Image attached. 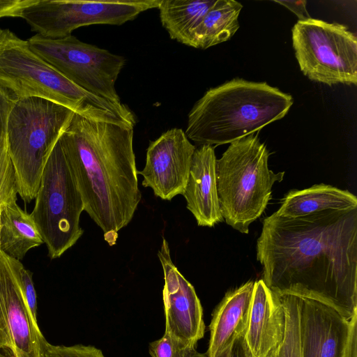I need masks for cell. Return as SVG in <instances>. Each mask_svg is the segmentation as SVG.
I'll return each instance as SVG.
<instances>
[{"label":"cell","mask_w":357,"mask_h":357,"mask_svg":"<svg viewBox=\"0 0 357 357\" xmlns=\"http://www.w3.org/2000/svg\"><path fill=\"white\" fill-rule=\"evenodd\" d=\"M42 357H105L100 349L93 346L45 344Z\"/></svg>","instance_id":"26"},{"label":"cell","mask_w":357,"mask_h":357,"mask_svg":"<svg viewBox=\"0 0 357 357\" xmlns=\"http://www.w3.org/2000/svg\"><path fill=\"white\" fill-rule=\"evenodd\" d=\"M285 312L280 296L261 279L255 282L249 317L243 335L250 357H277L284 340Z\"/></svg>","instance_id":"15"},{"label":"cell","mask_w":357,"mask_h":357,"mask_svg":"<svg viewBox=\"0 0 357 357\" xmlns=\"http://www.w3.org/2000/svg\"><path fill=\"white\" fill-rule=\"evenodd\" d=\"M195 146L185 132L172 128L151 142L146 150L142 185L162 200L183 195L188 182Z\"/></svg>","instance_id":"11"},{"label":"cell","mask_w":357,"mask_h":357,"mask_svg":"<svg viewBox=\"0 0 357 357\" xmlns=\"http://www.w3.org/2000/svg\"><path fill=\"white\" fill-rule=\"evenodd\" d=\"M10 272L18 283L33 319L37 321L36 293L32 279V273L24 268L20 260L3 252Z\"/></svg>","instance_id":"24"},{"label":"cell","mask_w":357,"mask_h":357,"mask_svg":"<svg viewBox=\"0 0 357 357\" xmlns=\"http://www.w3.org/2000/svg\"><path fill=\"white\" fill-rule=\"evenodd\" d=\"M294 99L266 82L235 78L209 89L188 115L185 135L202 145L230 144L281 119Z\"/></svg>","instance_id":"3"},{"label":"cell","mask_w":357,"mask_h":357,"mask_svg":"<svg viewBox=\"0 0 357 357\" xmlns=\"http://www.w3.org/2000/svg\"><path fill=\"white\" fill-rule=\"evenodd\" d=\"M160 2L161 0H21L13 17L24 19L36 34L60 38L84 26L123 24L142 12L158 8Z\"/></svg>","instance_id":"9"},{"label":"cell","mask_w":357,"mask_h":357,"mask_svg":"<svg viewBox=\"0 0 357 357\" xmlns=\"http://www.w3.org/2000/svg\"><path fill=\"white\" fill-rule=\"evenodd\" d=\"M74 114L45 98L16 102L8 118L6 137L18 195L24 202L35 199L47 159Z\"/></svg>","instance_id":"6"},{"label":"cell","mask_w":357,"mask_h":357,"mask_svg":"<svg viewBox=\"0 0 357 357\" xmlns=\"http://www.w3.org/2000/svg\"><path fill=\"white\" fill-rule=\"evenodd\" d=\"M255 282L228 291L213 311L208 357H218L243 337L248 321Z\"/></svg>","instance_id":"17"},{"label":"cell","mask_w":357,"mask_h":357,"mask_svg":"<svg viewBox=\"0 0 357 357\" xmlns=\"http://www.w3.org/2000/svg\"><path fill=\"white\" fill-rule=\"evenodd\" d=\"M341 357H357V311L349 319Z\"/></svg>","instance_id":"28"},{"label":"cell","mask_w":357,"mask_h":357,"mask_svg":"<svg viewBox=\"0 0 357 357\" xmlns=\"http://www.w3.org/2000/svg\"><path fill=\"white\" fill-rule=\"evenodd\" d=\"M21 0H0V18L13 17V11Z\"/></svg>","instance_id":"32"},{"label":"cell","mask_w":357,"mask_h":357,"mask_svg":"<svg viewBox=\"0 0 357 357\" xmlns=\"http://www.w3.org/2000/svg\"><path fill=\"white\" fill-rule=\"evenodd\" d=\"M17 194L15 172L6 139L0 145V211L6 206L17 202Z\"/></svg>","instance_id":"23"},{"label":"cell","mask_w":357,"mask_h":357,"mask_svg":"<svg viewBox=\"0 0 357 357\" xmlns=\"http://www.w3.org/2000/svg\"><path fill=\"white\" fill-rule=\"evenodd\" d=\"M30 213L52 259L61 257L82 236L81 192L59 138L43 169Z\"/></svg>","instance_id":"7"},{"label":"cell","mask_w":357,"mask_h":357,"mask_svg":"<svg viewBox=\"0 0 357 357\" xmlns=\"http://www.w3.org/2000/svg\"><path fill=\"white\" fill-rule=\"evenodd\" d=\"M44 243L31 215L12 203L0 212V250L20 260L32 248Z\"/></svg>","instance_id":"19"},{"label":"cell","mask_w":357,"mask_h":357,"mask_svg":"<svg viewBox=\"0 0 357 357\" xmlns=\"http://www.w3.org/2000/svg\"><path fill=\"white\" fill-rule=\"evenodd\" d=\"M275 2L291 10L299 18L298 20H304L310 17L306 10L305 1H275Z\"/></svg>","instance_id":"29"},{"label":"cell","mask_w":357,"mask_h":357,"mask_svg":"<svg viewBox=\"0 0 357 357\" xmlns=\"http://www.w3.org/2000/svg\"><path fill=\"white\" fill-rule=\"evenodd\" d=\"M196 347L177 340L167 333L149 344L151 357H191L197 352Z\"/></svg>","instance_id":"25"},{"label":"cell","mask_w":357,"mask_h":357,"mask_svg":"<svg viewBox=\"0 0 357 357\" xmlns=\"http://www.w3.org/2000/svg\"><path fill=\"white\" fill-rule=\"evenodd\" d=\"M164 273L162 300L165 315V333L191 345L204 335L203 310L194 287L173 263L168 242L162 237L158 252Z\"/></svg>","instance_id":"12"},{"label":"cell","mask_w":357,"mask_h":357,"mask_svg":"<svg viewBox=\"0 0 357 357\" xmlns=\"http://www.w3.org/2000/svg\"><path fill=\"white\" fill-rule=\"evenodd\" d=\"M262 280L277 294L312 297L349 320L357 311V208L263 220Z\"/></svg>","instance_id":"1"},{"label":"cell","mask_w":357,"mask_h":357,"mask_svg":"<svg viewBox=\"0 0 357 357\" xmlns=\"http://www.w3.org/2000/svg\"><path fill=\"white\" fill-rule=\"evenodd\" d=\"M242 8L234 0H215L193 31L191 47L205 50L229 40L239 28Z\"/></svg>","instance_id":"20"},{"label":"cell","mask_w":357,"mask_h":357,"mask_svg":"<svg viewBox=\"0 0 357 357\" xmlns=\"http://www.w3.org/2000/svg\"><path fill=\"white\" fill-rule=\"evenodd\" d=\"M0 85L17 100L37 97L69 108L86 119L133 128L136 119L117 105L75 85L29 47L27 40L0 29Z\"/></svg>","instance_id":"4"},{"label":"cell","mask_w":357,"mask_h":357,"mask_svg":"<svg viewBox=\"0 0 357 357\" xmlns=\"http://www.w3.org/2000/svg\"><path fill=\"white\" fill-rule=\"evenodd\" d=\"M1 212V211H0ZM0 349H10V342L8 328L0 305Z\"/></svg>","instance_id":"31"},{"label":"cell","mask_w":357,"mask_h":357,"mask_svg":"<svg viewBox=\"0 0 357 357\" xmlns=\"http://www.w3.org/2000/svg\"><path fill=\"white\" fill-rule=\"evenodd\" d=\"M60 139L84 211L110 246L132 220L142 199L133 129L74 114Z\"/></svg>","instance_id":"2"},{"label":"cell","mask_w":357,"mask_h":357,"mask_svg":"<svg viewBox=\"0 0 357 357\" xmlns=\"http://www.w3.org/2000/svg\"><path fill=\"white\" fill-rule=\"evenodd\" d=\"M278 294L285 312V333L277 357H302L298 297L292 294Z\"/></svg>","instance_id":"22"},{"label":"cell","mask_w":357,"mask_h":357,"mask_svg":"<svg viewBox=\"0 0 357 357\" xmlns=\"http://www.w3.org/2000/svg\"><path fill=\"white\" fill-rule=\"evenodd\" d=\"M215 0H161L158 8L170 38L191 46L193 31Z\"/></svg>","instance_id":"21"},{"label":"cell","mask_w":357,"mask_h":357,"mask_svg":"<svg viewBox=\"0 0 357 357\" xmlns=\"http://www.w3.org/2000/svg\"><path fill=\"white\" fill-rule=\"evenodd\" d=\"M296 296L302 357H341L349 319L325 302Z\"/></svg>","instance_id":"13"},{"label":"cell","mask_w":357,"mask_h":357,"mask_svg":"<svg viewBox=\"0 0 357 357\" xmlns=\"http://www.w3.org/2000/svg\"><path fill=\"white\" fill-rule=\"evenodd\" d=\"M191 357H208V356H207L206 352L203 354V353H199L197 351L196 354H195Z\"/></svg>","instance_id":"33"},{"label":"cell","mask_w":357,"mask_h":357,"mask_svg":"<svg viewBox=\"0 0 357 357\" xmlns=\"http://www.w3.org/2000/svg\"><path fill=\"white\" fill-rule=\"evenodd\" d=\"M291 32L295 56L308 79L356 85L357 39L347 26L309 17L298 20Z\"/></svg>","instance_id":"8"},{"label":"cell","mask_w":357,"mask_h":357,"mask_svg":"<svg viewBox=\"0 0 357 357\" xmlns=\"http://www.w3.org/2000/svg\"><path fill=\"white\" fill-rule=\"evenodd\" d=\"M31 49L63 76L86 91L122 105L115 84L126 59L70 35L48 38L36 34L27 40Z\"/></svg>","instance_id":"10"},{"label":"cell","mask_w":357,"mask_h":357,"mask_svg":"<svg viewBox=\"0 0 357 357\" xmlns=\"http://www.w3.org/2000/svg\"><path fill=\"white\" fill-rule=\"evenodd\" d=\"M0 305L8 328L13 357H42L47 341L25 301L0 250Z\"/></svg>","instance_id":"14"},{"label":"cell","mask_w":357,"mask_h":357,"mask_svg":"<svg viewBox=\"0 0 357 357\" xmlns=\"http://www.w3.org/2000/svg\"><path fill=\"white\" fill-rule=\"evenodd\" d=\"M218 357H250L243 340V337L236 340L233 345Z\"/></svg>","instance_id":"30"},{"label":"cell","mask_w":357,"mask_h":357,"mask_svg":"<svg viewBox=\"0 0 357 357\" xmlns=\"http://www.w3.org/2000/svg\"><path fill=\"white\" fill-rule=\"evenodd\" d=\"M269 151L257 135L230 143L216 160V181L220 211L227 225L248 234L250 225L264 211L271 189L284 172L268 168Z\"/></svg>","instance_id":"5"},{"label":"cell","mask_w":357,"mask_h":357,"mask_svg":"<svg viewBox=\"0 0 357 357\" xmlns=\"http://www.w3.org/2000/svg\"><path fill=\"white\" fill-rule=\"evenodd\" d=\"M17 100L0 85V145L7 138V126L10 112Z\"/></svg>","instance_id":"27"},{"label":"cell","mask_w":357,"mask_h":357,"mask_svg":"<svg viewBox=\"0 0 357 357\" xmlns=\"http://www.w3.org/2000/svg\"><path fill=\"white\" fill-rule=\"evenodd\" d=\"M216 160L213 146L202 145L195 149L182 195L187 208L202 227H212L224 220L218 196Z\"/></svg>","instance_id":"16"},{"label":"cell","mask_w":357,"mask_h":357,"mask_svg":"<svg viewBox=\"0 0 357 357\" xmlns=\"http://www.w3.org/2000/svg\"><path fill=\"white\" fill-rule=\"evenodd\" d=\"M357 208L356 195L348 190L324 183L304 190H293L282 199L276 213L283 217L295 218L324 210Z\"/></svg>","instance_id":"18"}]
</instances>
